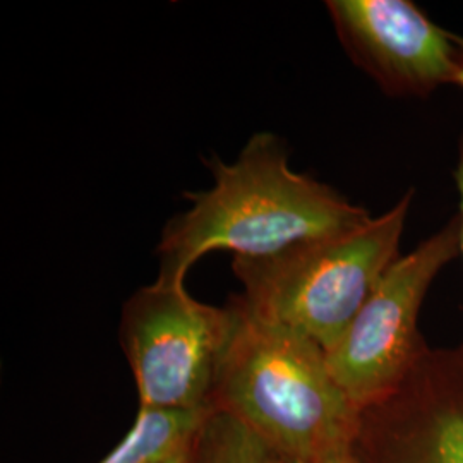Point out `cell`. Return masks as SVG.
Listing matches in <instances>:
<instances>
[{
	"label": "cell",
	"instance_id": "cell-8",
	"mask_svg": "<svg viewBox=\"0 0 463 463\" xmlns=\"http://www.w3.org/2000/svg\"><path fill=\"white\" fill-rule=\"evenodd\" d=\"M212 409L165 411L141 409L133 430L99 463H151L187 447Z\"/></svg>",
	"mask_w": 463,
	"mask_h": 463
},
{
	"label": "cell",
	"instance_id": "cell-7",
	"mask_svg": "<svg viewBox=\"0 0 463 463\" xmlns=\"http://www.w3.org/2000/svg\"><path fill=\"white\" fill-rule=\"evenodd\" d=\"M326 9L350 61L398 99H424L451 84L458 36L411 0H328Z\"/></svg>",
	"mask_w": 463,
	"mask_h": 463
},
{
	"label": "cell",
	"instance_id": "cell-9",
	"mask_svg": "<svg viewBox=\"0 0 463 463\" xmlns=\"http://www.w3.org/2000/svg\"><path fill=\"white\" fill-rule=\"evenodd\" d=\"M271 451L239 419L215 409L191 447V463H269Z\"/></svg>",
	"mask_w": 463,
	"mask_h": 463
},
{
	"label": "cell",
	"instance_id": "cell-3",
	"mask_svg": "<svg viewBox=\"0 0 463 463\" xmlns=\"http://www.w3.org/2000/svg\"><path fill=\"white\" fill-rule=\"evenodd\" d=\"M414 191L350 231L311 239L265 258H233L252 315L298 331L328 352L388 268L400 258Z\"/></svg>",
	"mask_w": 463,
	"mask_h": 463
},
{
	"label": "cell",
	"instance_id": "cell-12",
	"mask_svg": "<svg viewBox=\"0 0 463 463\" xmlns=\"http://www.w3.org/2000/svg\"><path fill=\"white\" fill-rule=\"evenodd\" d=\"M194 441V439H193ZM193 441L187 445V447L177 449L175 453L168 455L165 458H160V460H155L151 463H191V447H193Z\"/></svg>",
	"mask_w": 463,
	"mask_h": 463
},
{
	"label": "cell",
	"instance_id": "cell-14",
	"mask_svg": "<svg viewBox=\"0 0 463 463\" xmlns=\"http://www.w3.org/2000/svg\"><path fill=\"white\" fill-rule=\"evenodd\" d=\"M269 463H304V462H298V460H294V458H287V457H280V455H277V453H273V451H271V457H269Z\"/></svg>",
	"mask_w": 463,
	"mask_h": 463
},
{
	"label": "cell",
	"instance_id": "cell-10",
	"mask_svg": "<svg viewBox=\"0 0 463 463\" xmlns=\"http://www.w3.org/2000/svg\"><path fill=\"white\" fill-rule=\"evenodd\" d=\"M455 184H457V191H458V198H460V213L457 215L458 218V229H460V254L463 256V136L458 146V162L455 166Z\"/></svg>",
	"mask_w": 463,
	"mask_h": 463
},
{
	"label": "cell",
	"instance_id": "cell-11",
	"mask_svg": "<svg viewBox=\"0 0 463 463\" xmlns=\"http://www.w3.org/2000/svg\"><path fill=\"white\" fill-rule=\"evenodd\" d=\"M319 463H361V460L357 458V455L354 453V447H352L348 448V449L336 451V453L326 457L325 460H321Z\"/></svg>",
	"mask_w": 463,
	"mask_h": 463
},
{
	"label": "cell",
	"instance_id": "cell-2",
	"mask_svg": "<svg viewBox=\"0 0 463 463\" xmlns=\"http://www.w3.org/2000/svg\"><path fill=\"white\" fill-rule=\"evenodd\" d=\"M220 367L213 407L239 419L266 448L319 463L354 447L361 411L331 374L326 352L298 331L252 315L242 298Z\"/></svg>",
	"mask_w": 463,
	"mask_h": 463
},
{
	"label": "cell",
	"instance_id": "cell-1",
	"mask_svg": "<svg viewBox=\"0 0 463 463\" xmlns=\"http://www.w3.org/2000/svg\"><path fill=\"white\" fill-rule=\"evenodd\" d=\"M206 165L213 185L187 193L191 208L162 232L158 280L185 283L194 263L216 249L265 258L373 218L330 185L292 170L275 134H254L232 164L212 156Z\"/></svg>",
	"mask_w": 463,
	"mask_h": 463
},
{
	"label": "cell",
	"instance_id": "cell-13",
	"mask_svg": "<svg viewBox=\"0 0 463 463\" xmlns=\"http://www.w3.org/2000/svg\"><path fill=\"white\" fill-rule=\"evenodd\" d=\"M451 84L463 90V38L460 36H458V61H457V69H455Z\"/></svg>",
	"mask_w": 463,
	"mask_h": 463
},
{
	"label": "cell",
	"instance_id": "cell-4",
	"mask_svg": "<svg viewBox=\"0 0 463 463\" xmlns=\"http://www.w3.org/2000/svg\"><path fill=\"white\" fill-rule=\"evenodd\" d=\"M233 304L193 298L185 283L156 280L134 292L120 317V344L141 409L199 411L213 392L235 330Z\"/></svg>",
	"mask_w": 463,
	"mask_h": 463
},
{
	"label": "cell",
	"instance_id": "cell-6",
	"mask_svg": "<svg viewBox=\"0 0 463 463\" xmlns=\"http://www.w3.org/2000/svg\"><path fill=\"white\" fill-rule=\"evenodd\" d=\"M361 463H463V345L426 348L390 397L359 415Z\"/></svg>",
	"mask_w": 463,
	"mask_h": 463
},
{
	"label": "cell",
	"instance_id": "cell-5",
	"mask_svg": "<svg viewBox=\"0 0 463 463\" xmlns=\"http://www.w3.org/2000/svg\"><path fill=\"white\" fill-rule=\"evenodd\" d=\"M460 254L458 218H451L383 275L361 311L326 352L331 374L363 411L390 397L428 348L419 315L439 271Z\"/></svg>",
	"mask_w": 463,
	"mask_h": 463
}]
</instances>
